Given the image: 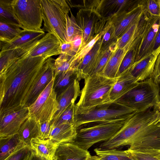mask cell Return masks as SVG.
<instances>
[{"label": "cell", "instance_id": "obj_1", "mask_svg": "<svg viewBox=\"0 0 160 160\" xmlns=\"http://www.w3.org/2000/svg\"><path fill=\"white\" fill-rule=\"evenodd\" d=\"M25 54L0 73V113L20 106L45 70L48 58Z\"/></svg>", "mask_w": 160, "mask_h": 160}, {"label": "cell", "instance_id": "obj_2", "mask_svg": "<svg viewBox=\"0 0 160 160\" xmlns=\"http://www.w3.org/2000/svg\"><path fill=\"white\" fill-rule=\"evenodd\" d=\"M126 146L132 150L160 149V113L157 107L136 112L116 134L103 142L99 148L117 149Z\"/></svg>", "mask_w": 160, "mask_h": 160}, {"label": "cell", "instance_id": "obj_3", "mask_svg": "<svg viewBox=\"0 0 160 160\" xmlns=\"http://www.w3.org/2000/svg\"><path fill=\"white\" fill-rule=\"evenodd\" d=\"M137 112L116 102H111L87 109L79 108L75 105L74 125L77 128L90 122L126 120Z\"/></svg>", "mask_w": 160, "mask_h": 160}, {"label": "cell", "instance_id": "obj_4", "mask_svg": "<svg viewBox=\"0 0 160 160\" xmlns=\"http://www.w3.org/2000/svg\"><path fill=\"white\" fill-rule=\"evenodd\" d=\"M127 119L94 122L82 124L77 128V135L72 143L88 150L94 144L111 138L122 128Z\"/></svg>", "mask_w": 160, "mask_h": 160}, {"label": "cell", "instance_id": "obj_5", "mask_svg": "<svg viewBox=\"0 0 160 160\" xmlns=\"http://www.w3.org/2000/svg\"><path fill=\"white\" fill-rule=\"evenodd\" d=\"M116 79L99 74L86 77L84 79V85L81 90L79 99L76 106L87 109L112 102L110 94Z\"/></svg>", "mask_w": 160, "mask_h": 160}, {"label": "cell", "instance_id": "obj_6", "mask_svg": "<svg viewBox=\"0 0 160 160\" xmlns=\"http://www.w3.org/2000/svg\"><path fill=\"white\" fill-rule=\"evenodd\" d=\"M43 30L53 34L61 45L68 42L66 35V17L70 8L65 0H40Z\"/></svg>", "mask_w": 160, "mask_h": 160}, {"label": "cell", "instance_id": "obj_7", "mask_svg": "<svg viewBox=\"0 0 160 160\" xmlns=\"http://www.w3.org/2000/svg\"><path fill=\"white\" fill-rule=\"evenodd\" d=\"M160 101V88L151 78L137 84L116 102L136 110L145 111L157 107Z\"/></svg>", "mask_w": 160, "mask_h": 160}, {"label": "cell", "instance_id": "obj_8", "mask_svg": "<svg viewBox=\"0 0 160 160\" xmlns=\"http://www.w3.org/2000/svg\"><path fill=\"white\" fill-rule=\"evenodd\" d=\"M54 78L52 79L36 100L28 107L29 116L38 122L51 121L58 110L57 94L53 88Z\"/></svg>", "mask_w": 160, "mask_h": 160}, {"label": "cell", "instance_id": "obj_9", "mask_svg": "<svg viewBox=\"0 0 160 160\" xmlns=\"http://www.w3.org/2000/svg\"><path fill=\"white\" fill-rule=\"evenodd\" d=\"M15 13L23 30L43 31V16L40 0H13Z\"/></svg>", "mask_w": 160, "mask_h": 160}, {"label": "cell", "instance_id": "obj_10", "mask_svg": "<svg viewBox=\"0 0 160 160\" xmlns=\"http://www.w3.org/2000/svg\"><path fill=\"white\" fill-rule=\"evenodd\" d=\"M76 18L83 32L81 49L98 34L102 32L111 22L110 18L103 17L97 11L88 9H80Z\"/></svg>", "mask_w": 160, "mask_h": 160}, {"label": "cell", "instance_id": "obj_11", "mask_svg": "<svg viewBox=\"0 0 160 160\" xmlns=\"http://www.w3.org/2000/svg\"><path fill=\"white\" fill-rule=\"evenodd\" d=\"M29 116L28 107L24 106L18 107L0 113V138L17 133Z\"/></svg>", "mask_w": 160, "mask_h": 160}, {"label": "cell", "instance_id": "obj_12", "mask_svg": "<svg viewBox=\"0 0 160 160\" xmlns=\"http://www.w3.org/2000/svg\"><path fill=\"white\" fill-rule=\"evenodd\" d=\"M160 28V17L151 15L145 32L138 45L135 62L152 53L154 41Z\"/></svg>", "mask_w": 160, "mask_h": 160}, {"label": "cell", "instance_id": "obj_13", "mask_svg": "<svg viewBox=\"0 0 160 160\" xmlns=\"http://www.w3.org/2000/svg\"><path fill=\"white\" fill-rule=\"evenodd\" d=\"M146 9L140 0L138 4L129 11L123 13L111 19L115 28V34L118 38L133 24L141 18Z\"/></svg>", "mask_w": 160, "mask_h": 160}, {"label": "cell", "instance_id": "obj_14", "mask_svg": "<svg viewBox=\"0 0 160 160\" xmlns=\"http://www.w3.org/2000/svg\"><path fill=\"white\" fill-rule=\"evenodd\" d=\"M61 44L53 34L48 32L39 40L37 45L25 54L32 57H43L49 58L61 54Z\"/></svg>", "mask_w": 160, "mask_h": 160}, {"label": "cell", "instance_id": "obj_15", "mask_svg": "<svg viewBox=\"0 0 160 160\" xmlns=\"http://www.w3.org/2000/svg\"><path fill=\"white\" fill-rule=\"evenodd\" d=\"M139 0H100L97 12L102 17L111 19L135 7Z\"/></svg>", "mask_w": 160, "mask_h": 160}, {"label": "cell", "instance_id": "obj_16", "mask_svg": "<svg viewBox=\"0 0 160 160\" xmlns=\"http://www.w3.org/2000/svg\"><path fill=\"white\" fill-rule=\"evenodd\" d=\"M160 53V49L153 52L134 64L127 69L137 82L151 78L155 61Z\"/></svg>", "mask_w": 160, "mask_h": 160}, {"label": "cell", "instance_id": "obj_17", "mask_svg": "<svg viewBox=\"0 0 160 160\" xmlns=\"http://www.w3.org/2000/svg\"><path fill=\"white\" fill-rule=\"evenodd\" d=\"M55 60L51 57L46 59L45 70L29 93L24 106L29 107L33 103L54 77Z\"/></svg>", "mask_w": 160, "mask_h": 160}, {"label": "cell", "instance_id": "obj_18", "mask_svg": "<svg viewBox=\"0 0 160 160\" xmlns=\"http://www.w3.org/2000/svg\"><path fill=\"white\" fill-rule=\"evenodd\" d=\"M80 92L79 81L77 79L57 96L58 110L51 121V123L55 122L71 104L75 103Z\"/></svg>", "mask_w": 160, "mask_h": 160}, {"label": "cell", "instance_id": "obj_19", "mask_svg": "<svg viewBox=\"0 0 160 160\" xmlns=\"http://www.w3.org/2000/svg\"><path fill=\"white\" fill-rule=\"evenodd\" d=\"M90 155L88 150L68 142L58 146L54 160H88Z\"/></svg>", "mask_w": 160, "mask_h": 160}, {"label": "cell", "instance_id": "obj_20", "mask_svg": "<svg viewBox=\"0 0 160 160\" xmlns=\"http://www.w3.org/2000/svg\"><path fill=\"white\" fill-rule=\"evenodd\" d=\"M100 51V42L99 40L76 68L77 78L79 81L91 75Z\"/></svg>", "mask_w": 160, "mask_h": 160}, {"label": "cell", "instance_id": "obj_21", "mask_svg": "<svg viewBox=\"0 0 160 160\" xmlns=\"http://www.w3.org/2000/svg\"><path fill=\"white\" fill-rule=\"evenodd\" d=\"M128 69L117 77L116 81L111 92L110 98L112 102H116L134 87L138 83Z\"/></svg>", "mask_w": 160, "mask_h": 160}, {"label": "cell", "instance_id": "obj_22", "mask_svg": "<svg viewBox=\"0 0 160 160\" xmlns=\"http://www.w3.org/2000/svg\"><path fill=\"white\" fill-rule=\"evenodd\" d=\"M77 134V129L73 124L51 125L49 139L58 146L72 142Z\"/></svg>", "mask_w": 160, "mask_h": 160}, {"label": "cell", "instance_id": "obj_23", "mask_svg": "<svg viewBox=\"0 0 160 160\" xmlns=\"http://www.w3.org/2000/svg\"><path fill=\"white\" fill-rule=\"evenodd\" d=\"M40 39L35 40L23 46L0 52V73L7 69L25 54L33 49L38 43Z\"/></svg>", "mask_w": 160, "mask_h": 160}, {"label": "cell", "instance_id": "obj_24", "mask_svg": "<svg viewBox=\"0 0 160 160\" xmlns=\"http://www.w3.org/2000/svg\"><path fill=\"white\" fill-rule=\"evenodd\" d=\"M58 145L49 138L42 140L38 138L31 141V150L37 155L46 160H54Z\"/></svg>", "mask_w": 160, "mask_h": 160}, {"label": "cell", "instance_id": "obj_25", "mask_svg": "<svg viewBox=\"0 0 160 160\" xmlns=\"http://www.w3.org/2000/svg\"><path fill=\"white\" fill-rule=\"evenodd\" d=\"M45 34L43 30L33 31L23 30L12 41L7 43L2 42V45H1L0 46V52L12 49L27 45L35 40L40 39Z\"/></svg>", "mask_w": 160, "mask_h": 160}, {"label": "cell", "instance_id": "obj_26", "mask_svg": "<svg viewBox=\"0 0 160 160\" xmlns=\"http://www.w3.org/2000/svg\"><path fill=\"white\" fill-rule=\"evenodd\" d=\"M18 133L0 138V160H4L18 150L25 146Z\"/></svg>", "mask_w": 160, "mask_h": 160}, {"label": "cell", "instance_id": "obj_27", "mask_svg": "<svg viewBox=\"0 0 160 160\" xmlns=\"http://www.w3.org/2000/svg\"><path fill=\"white\" fill-rule=\"evenodd\" d=\"M18 133L25 145L30 147L31 140L38 137V122L34 118L29 116L22 124Z\"/></svg>", "mask_w": 160, "mask_h": 160}, {"label": "cell", "instance_id": "obj_28", "mask_svg": "<svg viewBox=\"0 0 160 160\" xmlns=\"http://www.w3.org/2000/svg\"><path fill=\"white\" fill-rule=\"evenodd\" d=\"M129 49L126 48H118L114 52L105 67L102 75L110 78H116L121 64Z\"/></svg>", "mask_w": 160, "mask_h": 160}, {"label": "cell", "instance_id": "obj_29", "mask_svg": "<svg viewBox=\"0 0 160 160\" xmlns=\"http://www.w3.org/2000/svg\"><path fill=\"white\" fill-rule=\"evenodd\" d=\"M13 0H0V22L23 28L15 13Z\"/></svg>", "mask_w": 160, "mask_h": 160}, {"label": "cell", "instance_id": "obj_30", "mask_svg": "<svg viewBox=\"0 0 160 160\" xmlns=\"http://www.w3.org/2000/svg\"><path fill=\"white\" fill-rule=\"evenodd\" d=\"M53 86L57 96L77 79L76 70L61 72L55 76Z\"/></svg>", "mask_w": 160, "mask_h": 160}, {"label": "cell", "instance_id": "obj_31", "mask_svg": "<svg viewBox=\"0 0 160 160\" xmlns=\"http://www.w3.org/2000/svg\"><path fill=\"white\" fill-rule=\"evenodd\" d=\"M94 151L100 160H135L126 150L102 149L98 148L95 149Z\"/></svg>", "mask_w": 160, "mask_h": 160}, {"label": "cell", "instance_id": "obj_32", "mask_svg": "<svg viewBox=\"0 0 160 160\" xmlns=\"http://www.w3.org/2000/svg\"><path fill=\"white\" fill-rule=\"evenodd\" d=\"M77 67L74 61V56L61 54L55 60L54 76L62 72L76 70Z\"/></svg>", "mask_w": 160, "mask_h": 160}, {"label": "cell", "instance_id": "obj_33", "mask_svg": "<svg viewBox=\"0 0 160 160\" xmlns=\"http://www.w3.org/2000/svg\"><path fill=\"white\" fill-rule=\"evenodd\" d=\"M118 48L117 43L115 42L107 49L101 51L95 68L90 75L93 74L102 75L103 69L112 55Z\"/></svg>", "mask_w": 160, "mask_h": 160}, {"label": "cell", "instance_id": "obj_34", "mask_svg": "<svg viewBox=\"0 0 160 160\" xmlns=\"http://www.w3.org/2000/svg\"><path fill=\"white\" fill-rule=\"evenodd\" d=\"M135 160H160V149L150 148L126 150Z\"/></svg>", "mask_w": 160, "mask_h": 160}, {"label": "cell", "instance_id": "obj_35", "mask_svg": "<svg viewBox=\"0 0 160 160\" xmlns=\"http://www.w3.org/2000/svg\"><path fill=\"white\" fill-rule=\"evenodd\" d=\"M21 28L0 22V40L4 43L15 39L23 31Z\"/></svg>", "mask_w": 160, "mask_h": 160}, {"label": "cell", "instance_id": "obj_36", "mask_svg": "<svg viewBox=\"0 0 160 160\" xmlns=\"http://www.w3.org/2000/svg\"><path fill=\"white\" fill-rule=\"evenodd\" d=\"M69 12L70 16L68 14L66 17V35L68 42H71L78 36L82 35L83 32L70 9Z\"/></svg>", "mask_w": 160, "mask_h": 160}, {"label": "cell", "instance_id": "obj_37", "mask_svg": "<svg viewBox=\"0 0 160 160\" xmlns=\"http://www.w3.org/2000/svg\"><path fill=\"white\" fill-rule=\"evenodd\" d=\"M118 38L115 34V28L112 22L102 32L99 40L100 42L101 51L108 48L110 46L116 42Z\"/></svg>", "mask_w": 160, "mask_h": 160}, {"label": "cell", "instance_id": "obj_38", "mask_svg": "<svg viewBox=\"0 0 160 160\" xmlns=\"http://www.w3.org/2000/svg\"><path fill=\"white\" fill-rule=\"evenodd\" d=\"M140 40L134 43L127 52L121 64L116 78L132 66L135 62L137 47Z\"/></svg>", "mask_w": 160, "mask_h": 160}, {"label": "cell", "instance_id": "obj_39", "mask_svg": "<svg viewBox=\"0 0 160 160\" xmlns=\"http://www.w3.org/2000/svg\"><path fill=\"white\" fill-rule=\"evenodd\" d=\"M75 105V103L71 104L62 113L58 119L54 122L51 123V124L53 125L62 124L74 125V118Z\"/></svg>", "mask_w": 160, "mask_h": 160}, {"label": "cell", "instance_id": "obj_40", "mask_svg": "<svg viewBox=\"0 0 160 160\" xmlns=\"http://www.w3.org/2000/svg\"><path fill=\"white\" fill-rule=\"evenodd\" d=\"M102 32L98 34L82 48L78 53L74 55V61L77 66L84 57L92 49L97 42L99 39L102 35Z\"/></svg>", "mask_w": 160, "mask_h": 160}, {"label": "cell", "instance_id": "obj_41", "mask_svg": "<svg viewBox=\"0 0 160 160\" xmlns=\"http://www.w3.org/2000/svg\"><path fill=\"white\" fill-rule=\"evenodd\" d=\"M141 2L150 15L160 17V7L158 0H144Z\"/></svg>", "mask_w": 160, "mask_h": 160}, {"label": "cell", "instance_id": "obj_42", "mask_svg": "<svg viewBox=\"0 0 160 160\" xmlns=\"http://www.w3.org/2000/svg\"><path fill=\"white\" fill-rule=\"evenodd\" d=\"M31 152V147L25 146L15 152L4 160H27Z\"/></svg>", "mask_w": 160, "mask_h": 160}, {"label": "cell", "instance_id": "obj_43", "mask_svg": "<svg viewBox=\"0 0 160 160\" xmlns=\"http://www.w3.org/2000/svg\"><path fill=\"white\" fill-rule=\"evenodd\" d=\"M38 123V138L42 140L48 139L51 129V121H46Z\"/></svg>", "mask_w": 160, "mask_h": 160}, {"label": "cell", "instance_id": "obj_44", "mask_svg": "<svg viewBox=\"0 0 160 160\" xmlns=\"http://www.w3.org/2000/svg\"><path fill=\"white\" fill-rule=\"evenodd\" d=\"M151 78L154 82L159 84L160 83V53L158 55L155 61Z\"/></svg>", "mask_w": 160, "mask_h": 160}, {"label": "cell", "instance_id": "obj_45", "mask_svg": "<svg viewBox=\"0 0 160 160\" xmlns=\"http://www.w3.org/2000/svg\"><path fill=\"white\" fill-rule=\"evenodd\" d=\"M71 42L73 52L76 55L81 48L83 42V35H78Z\"/></svg>", "mask_w": 160, "mask_h": 160}, {"label": "cell", "instance_id": "obj_46", "mask_svg": "<svg viewBox=\"0 0 160 160\" xmlns=\"http://www.w3.org/2000/svg\"><path fill=\"white\" fill-rule=\"evenodd\" d=\"M61 54L73 56L75 54L72 51V42H67L61 45Z\"/></svg>", "mask_w": 160, "mask_h": 160}, {"label": "cell", "instance_id": "obj_47", "mask_svg": "<svg viewBox=\"0 0 160 160\" xmlns=\"http://www.w3.org/2000/svg\"><path fill=\"white\" fill-rule=\"evenodd\" d=\"M160 49V28L159 30L156 37L152 49V52Z\"/></svg>", "mask_w": 160, "mask_h": 160}, {"label": "cell", "instance_id": "obj_48", "mask_svg": "<svg viewBox=\"0 0 160 160\" xmlns=\"http://www.w3.org/2000/svg\"><path fill=\"white\" fill-rule=\"evenodd\" d=\"M27 160H46L37 155L31 150V153Z\"/></svg>", "mask_w": 160, "mask_h": 160}, {"label": "cell", "instance_id": "obj_49", "mask_svg": "<svg viewBox=\"0 0 160 160\" xmlns=\"http://www.w3.org/2000/svg\"><path fill=\"white\" fill-rule=\"evenodd\" d=\"M88 160H100L99 157L98 156H91V155L88 158Z\"/></svg>", "mask_w": 160, "mask_h": 160}, {"label": "cell", "instance_id": "obj_50", "mask_svg": "<svg viewBox=\"0 0 160 160\" xmlns=\"http://www.w3.org/2000/svg\"><path fill=\"white\" fill-rule=\"evenodd\" d=\"M157 107L160 113V101L158 103Z\"/></svg>", "mask_w": 160, "mask_h": 160}, {"label": "cell", "instance_id": "obj_51", "mask_svg": "<svg viewBox=\"0 0 160 160\" xmlns=\"http://www.w3.org/2000/svg\"><path fill=\"white\" fill-rule=\"evenodd\" d=\"M158 2L159 3L160 7V0H158Z\"/></svg>", "mask_w": 160, "mask_h": 160}]
</instances>
